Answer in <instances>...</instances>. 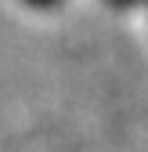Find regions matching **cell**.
Wrapping results in <instances>:
<instances>
[{"mask_svg": "<svg viewBox=\"0 0 148 152\" xmlns=\"http://www.w3.org/2000/svg\"><path fill=\"white\" fill-rule=\"evenodd\" d=\"M112 4H130V0H112Z\"/></svg>", "mask_w": 148, "mask_h": 152, "instance_id": "cell-2", "label": "cell"}, {"mask_svg": "<svg viewBox=\"0 0 148 152\" xmlns=\"http://www.w3.org/2000/svg\"><path fill=\"white\" fill-rule=\"evenodd\" d=\"M25 4H33V7H54L58 0H25Z\"/></svg>", "mask_w": 148, "mask_h": 152, "instance_id": "cell-1", "label": "cell"}]
</instances>
